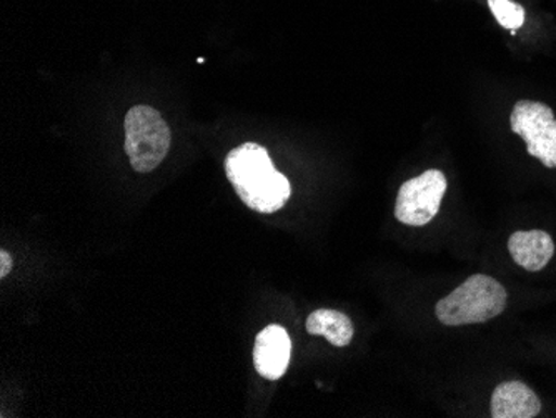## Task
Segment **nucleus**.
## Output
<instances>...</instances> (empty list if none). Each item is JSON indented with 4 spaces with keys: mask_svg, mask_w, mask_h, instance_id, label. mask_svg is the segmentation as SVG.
Listing matches in <instances>:
<instances>
[{
    "mask_svg": "<svg viewBox=\"0 0 556 418\" xmlns=\"http://www.w3.org/2000/svg\"><path fill=\"white\" fill-rule=\"evenodd\" d=\"M227 179L243 204L261 214L280 211L292 195L289 179L271 164L265 147L243 143L225 159Z\"/></svg>",
    "mask_w": 556,
    "mask_h": 418,
    "instance_id": "nucleus-1",
    "label": "nucleus"
},
{
    "mask_svg": "<svg viewBox=\"0 0 556 418\" xmlns=\"http://www.w3.org/2000/svg\"><path fill=\"white\" fill-rule=\"evenodd\" d=\"M12 270V257L8 252H0V279H4Z\"/></svg>",
    "mask_w": 556,
    "mask_h": 418,
    "instance_id": "nucleus-11",
    "label": "nucleus"
},
{
    "mask_svg": "<svg viewBox=\"0 0 556 418\" xmlns=\"http://www.w3.org/2000/svg\"><path fill=\"white\" fill-rule=\"evenodd\" d=\"M511 130L527 142L528 154L545 167L556 168V118L542 102L520 101L510 117Z\"/></svg>",
    "mask_w": 556,
    "mask_h": 418,
    "instance_id": "nucleus-4",
    "label": "nucleus"
},
{
    "mask_svg": "<svg viewBox=\"0 0 556 418\" xmlns=\"http://www.w3.org/2000/svg\"><path fill=\"white\" fill-rule=\"evenodd\" d=\"M490 9L495 15L496 22L505 29L515 30L520 29L525 22V9L517 2L511 0H489Z\"/></svg>",
    "mask_w": 556,
    "mask_h": 418,
    "instance_id": "nucleus-10",
    "label": "nucleus"
},
{
    "mask_svg": "<svg viewBox=\"0 0 556 418\" xmlns=\"http://www.w3.org/2000/svg\"><path fill=\"white\" fill-rule=\"evenodd\" d=\"M507 290L498 280L477 274L437 304L435 314L446 327L489 322L507 307Z\"/></svg>",
    "mask_w": 556,
    "mask_h": 418,
    "instance_id": "nucleus-2",
    "label": "nucleus"
},
{
    "mask_svg": "<svg viewBox=\"0 0 556 418\" xmlns=\"http://www.w3.org/2000/svg\"><path fill=\"white\" fill-rule=\"evenodd\" d=\"M125 152L140 174L155 170L170 149V129L155 109L136 105L125 115Z\"/></svg>",
    "mask_w": 556,
    "mask_h": 418,
    "instance_id": "nucleus-3",
    "label": "nucleus"
},
{
    "mask_svg": "<svg viewBox=\"0 0 556 418\" xmlns=\"http://www.w3.org/2000/svg\"><path fill=\"white\" fill-rule=\"evenodd\" d=\"M446 192V177L440 170H427L400 187L395 217L405 226L424 227L439 214Z\"/></svg>",
    "mask_w": 556,
    "mask_h": 418,
    "instance_id": "nucleus-5",
    "label": "nucleus"
},
{
    "mask_svg": "<svg viewBox=\"0 0 556 418\" xmlns=\"http://www.w3.org/2000/svg\"><path fill=\"white\" fill-rule=\"evenodd\" d=\"M508 251L515 264L530 273H539L555 255V242L543 230H518L508 240Z\"/></svg>",
    "mask_w": 556,
    "mask_h": 418,
    "instance_id": "nucleus-8",
    "label": "nucleus"
},
{
    "mask_svg": "<svg viewBox=\"0 0 556 418\" xmlns=\"http://www.w3.org/2000/svg\"><path fill=\"white\" fill-rule=\"evenodd\" d=\"M307 332L324 335L336 347H346L353 339V324L342 312L320 308L308 315Z\"/></svg>",
    "mask_w": 556,
    "mask_h": 418,
    "instance_id": "nucleus-9",
    "label": "nucleus"
},
{
    "mask_svg": "<svg viewBox=\"0 0 556 418\" xmlns=\"http://www.w3.org/2000/svg\"><path fill=\"white\" fill-rule=\"evenodd\" d=\"M542 411L539 395L523 382H503L492 395L493 418H533Z\"/></svg>",
    "mask_w": 556,
    "mask_h": 418,
    "instance_id": "nucleus-7",
    "label": "nucleus"
},
{
    "mask_svg": "<svg viewBox=\"0 0 556 418\" xmlns=\"http://www.w3.org/2000/svg\"><path fill=\"white\" fill-rule=\"evenodd\" d=\"M292 357V342L287 330L280 326H268L255 340L254 364L264 379L278 380L286 376Z\"/></svg>",
    "mask_w": 556,
    "mask_h": 418,
    "instance_id": "nucleus-6",
    "label": "nucleus"
}]
</instances>
